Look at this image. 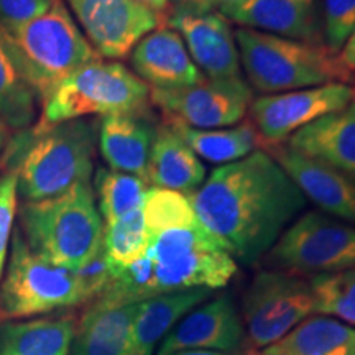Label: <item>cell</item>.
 <instances>
[{
    "label": "cell",
    "mask_w": 355,
    "mask_h": 355,
    "mask_svg": "<svg viewBox=\"0 0 355 355\" xmlns=\"http://www.w3.org/2000/svg\"><path fill=\"white\" fill-rule=\"evenodd\" d=\"M198 219L235 260L268 254L306 206V198L265 150L216 168L189 194Z\"/></svg>",
    "instance_id": "obj_1"
},
{
    "label": "cell",
    "mask_w": 355,
    "mask_h": 355,
    "mask_svg": "<svg viewBox=\"0 0 355 355\" xmlns=\"http://www.w3.org/2000/svg\"><path fill=\"white\" fill-rule=\"evenodd\" d=\"M97 130L99 121L76 119L50 127L37 123L8 140L0 166L17 171L21 202L60 196L91 180Z\"/></svg>",
    "instance_id": "obj_2"
},
{
    "label": "cell",
    "mask_w": 355,
    "mask_h": 355,
    "mask_svg": "<svg viewBox=\"0 0 355 355\" xmlns=\"http://www.w3.org/2000/svg\"><path fill=\"white\" fill-rule=\"evenodd\" d=\"M19 219L21 235L35 254L73 272L104 243V220L91 181L74 184L60 196L21 202Z\"/></svg>",
    "instance_id": "obj_3"
},
{
    "label": "cell",
    "mask_w": 355,
    "mask_h": 355,
    "mask_svg": "<svg viewBox=\"0 0 355 355\" xmlns=\"http://www.w3.org/2000/svg\"><path fill=\"white\" fill-rule=\"evenodd\" d=\"M234 35L248 86L261 96L354 81L339 53L326 43L298 42L242 26Z\"/></svg>",
    "instance_id": "obj_4"
},
{
    "label": "cell",
    "mask_w": 355,
    "mask_h": 355,
    "mask_svg": "<svg viewBox=\"0 0 355 355\" xmlns=\"http://www.w3.org/2000/svg\"><path fill=\"white\" fill-rule=\"evenodd\" d=\"M3 46L35 96H44L81 66L101 60L63 0L43 15L13 28L0 26Z\"/></svg>",
    "instance_id": "obj_5"
},
{
    "label": "cell",
    "mask_w": 355,
    "mask_h": 355,
    "mask_svg": "<svg viewBox=\"0 0 355 355\" xmlns=\"http://www.w3.org/2000/svg\"><path fill=\"white\" fill-rule=\"evenodd\" d=\"M38 125L50 127L87 115L150 110V87L122 63L96 60L58 83L42 101Z\"/></svg>",
    "instance_id": "obj_6"
},
{
    "label": "cell",
    "mask_w": 355,
    "mask_h": 355,
    "mask_svg": "<svg viewBox=\"0 0 355 355\" xmlns=\"http://www.w3.org/2000/svg\"><path fill=\"white\" fill-rule=\"evenodd\" d=\"M81 303L86 300L76 272L35 254L17 230L6 278L0 283V319L30 318Z\"/></svg>",
    "instance_id": "obj_7"
},
{
    "label": "cell",
    "mask_w": 355,
    "mask_h": 355,
    "mask_svg": "<svg viewBox=\"0 0 355 355\" xmlns=\"http://www.w3.org/2000/svg\"><path fill=\"white\" fill-rule=\"evenodd\" d=\"M273 270L293 275H329L355 268V225L309 211L279 235L265 255Z\"/></svg>",
    "instance_id": "obj_8"
},
{
    "label": "cell",
    "mask_w": 355,
    "mask_h": 355,
    "mask_svg": "<svg viewBox=\"0 0 355 355\" xmlns=\"http://www.w3.org/2000/svg\"><path fill=\"white\" fill-rule=\"evenodd\" d=\"M316 313L309 279L279 270L257 273L242 300L247 336L255 349H266Z\"/></svg>",
    "instance_id": "obj_9"
},
{
    "label": "cell",
    "mask_w": 355,
    "mask_h": 355,
    "mask_svg": "<svg viewBox=\"0 0 355 355\" xmlns=\"http://www.w3.org/2000/svg\"><path fill=\"white\" fill-rule=\"evenodd\" d=\"M254 101L245 79H204L178 89H150V102L157 105L163 122L191 128H225L241 123Z\"/></svg>",
    "instance_id": "obj_10"
},
{
    "label": "cell",
    "mask_w": 355,
    "mask_h": 355,
    "mask_svg": "<svg viewBox=\"0 0 355 355\" xmlns=\"http://www.w3.org/2000/svg\"><path fill=\"white\" fill-rule=\"evenodd\" d=\"M355 101L352 86L329 83L252 101L250 121L263 145L282 144L318 119L339 112Z\"/></svg>",
    "instance_id": "obj_11"
},
{
    "label": "cell",
    "mask_w": 355,
    "mask_h": 355,
    "mask_svg": "<svg viewBox=\"0 0 355 355\" xmlns=\"http://www.w3.org/2000/svg\"><path fill=\"white\" fill-rule=\"evenodd\" d=\"M87 42L101 58L123 60L162 17L133 0H68Z\"/></svg>",
    "instance_id": "obj_12"
},
{
    "label": "cell",
    "mask_w": 355,
    "mask_h": 355,
    "mask_svg": "<svg viewBox=\"0 0 355 355\" xmlns=\"http://www.w3.org/2000/svg\"><path fill=\"white\" fill-rule=\"evenodd\" d=\"M162 25L183 38L193 63L207 79L241 76V55L230 21L220 12H198L175 3Z\"/></svg>",
    "instance_id": "obj_13"
},
{
    "label": "cell",
    "mask_w": 355,
    "mask_h": 355,
    "mask_svg": "<svg viewBox=\"0 0 355 355\" xmlns=\"http://www.w3.org/2000/svg\"><path fill=\"white\" fill-rule=\"evenodd\" d=\"M261 150L283 168L301 194L316 204L321 212L355 225L354 181L321 159L290 148L285 141L263 145Z\"/></svg>",
    "instance_id": "obj_14"
},
{
    "label": "cell",
    "mask_w": 355,
    "mask_h": 355,
    "mask_svg": "<svg viewBox=\"0 0 355 355\" xmlns=\"http://www.w3.org/2000/svg\"><path fill=\"white\" fill-rule=\"evenodd\" d=\"M243 322L232 296L220 295L189 311L168 332L157 355H173L183 350L232 352L243 343Z\"/></svg>",
    "instance_id": "obj_15"
},
{
    "label": "cell",
    "mask_w": 355,
    "mask_h": 355,
    "mask_svg": "<svg viewBox=\"0 0 355 355\" xmlns=\"http://www.w3.org/2000/svg\"><path fill=\"white\" fill-rule=\"evenodd\" d=\"M220 13L242 28L306 43H324L316 0H243Z\"/></svg>",
    "instance_id": "obj_16"
},
{
    "label": "cell",
    "mask_w": 355,
    "mask_h": 355,
    "mask_svg": "<svg viewBox=\"0 0 355 355\" xmlns=\"http://www.w3.org/2000/svg\"><path fill=\"white\" fill-rule=\"evenodd\" d=\"M130 64L150 89L186 87L206 79L191 60L183 38L163 25L137 43Z\"/></svg>",
    "instance_id": "obj_17"
},
{
    "label": "cell",
    "mask_w": 355,
    "mask_h": 355,
    "mask_svg": "<svg viewBox=\"0 0 355 355\" xmlns=\"http://www.w3.org/2000/svg\"><path fill=\"white\" fill-rule=\"evenodd\" d=\"M157 127L150 110L104 115L99 121L97 144L110 170L135 175L146 181Z\"/></svg>",
    "instance_id": "obj_18"
},
{
    "label": "cell",
    "mask_w": 355,
    "mask_h": 355,
    "mask_svg": "<svg viewBox=\"0 0 355 355\" xmlns=\"http://www.w3.org/2000/svg\"><path fill=\"white\" fill-rule=\"evenodd\" d=\"M285 144L327 163L355 183V101L293 133Z\"/></svg>",
    "instance_id": "obj_19"
},
{
    "label": "cell",
    "mask_w": 355,
    "mask_h": 355,
    "mask_svg": "<svg viewBox=\"0 0 355 355\" xmlns=\"http://www.w3.org/2000/svg\"><path fill=\"white\" fill-rule=\"evenodd\" d=\"M206 175V166L175 128L159 123L150 152L146 183L189 196L201 188Z\"/></svg>",
    "instance_id": "obj_20"
},
{
    "label": "cell",
    "mask_w": 355,
    "mask_h": 355,
    "mask_svg": "<svg viewBox=\"0 0 355 355\" xmlns=\"http://www.w3.org/2000/svg\"><path fill=\"white\" fill-rule=\"evenodd\" d=\"M237 273V261L224 248L194 252L170 263L155 265L157 296L188 290H219L227 286Z\"/></svg>",
    "instance_id": "obj_21"
},
{
    "label": "cell",
    "mask_w": 355,
    "mask_h": 355,
    "mask_svg": "<svg viewBox=\"0 0 355 355\" xmlns=\"http://www.w3.org/2000/svg\"><path fill=\"white\" fill-rule=\"evenodd\" d=\"M211 290H188L166 293L139 303L132 324L130 355H153L155 347L163 340L175 324L189 311L209 300Z\"/></svg>",
    "instance_id": "obj_22"
},
{
    "label": "cell",
    "mask_w": 355,
    "mask_h": 355,
    "mask_svg": "<svg viewBox=\"0 0 355 355\" xmlns=\"http://www.w3.org/2000/svg\"><path fill=\"white\" fill-rule=\"evenodd\" d=\"M137 309L139 303L115 308L92 304L79 322L71 355H130Z\"/></svg>",
    "instance_id": "obj_23"
},
{
    "label": "cell",
    "mask_w": 355,
    "mask_h": 355,
    "mask_svg": "<svg viewBox=\"0 0 355 355\" xmlns=\"http://www.w3.org/2000/svg\"><path fill=\"white\" fill-rule=\"evenodd\" d=\"M74 334L71 316L8 322L0 329V355H69Z\"/></svg>",
    "instance_id": "obj_24"
},
{
    "label": "cell",
    "mask_w": 355,
    "mask_h": 355,
    "mask_svg": "<svg viewBox=\"0 0 355 355\" xmlns=\"http://www.w3.org/2000/svg\"><path fill=\"white\" fill-rule=\"evenodd\" d=\"M268 355H355V327L329 316H309L270 347Z\"/></svg>",
    "instance_id": "obj_25"
},
{
    "label": "cell",
    "mask_w": 355,
    "mask_h": 355,
    "mask_svg": "<svg viewBox=\"0 0 355 355\" xmlns=\"http://www.w3.org/2000/svg\"><path fill=\"white\" fill-rule=\"evenodd\" d=\"M175 128L184 144L206 162L214 165H227L261 150L259 132L250 119L242 121L232 128H191L183 123L165 122Z\"/></svg>",
    "instance_id": "obj_26"
},
{
    "label": "cell",
    "mask_w": 355,
    "mask_h": 355,
    "mask_svg": "<svg viewBox=\"0 0 355 355\" xmlns=\"http://www.w3.org/2000/svg\"><path fill=\"white\" fill-rule=\"evenodd\" d=\"M145 180L128 173L99 168L94 178L97 206L105 225L140 209L146 189Z\"/></svg>",
    "instance_id": "obj_27"
},
{
    "label": "cell",
    "mask_w": 355,
    "mask_h": 355,
    "mask_svg": "<svg viewBox=\"0 0 355 355\" xmlns=\"http://www.w3.org/2000/svg\"><path fill=\"white\" fill-rule=\"evenodd\" d=\"M35 92L13 64L0 38V121L8 128H28L35 121Z\"/></svg>",
    "instance_id": "obj_28"
},
{
    "label": "cell",
    "mask_w": 355,
    "mask_h": 355,
    "mask_svg": "<svg viewBox=\"0 0 355 355\" xmlns=\"http://www.w3.org/2000/svg\"><path fill=\"white\" fill-rule=\"evenodd\" d=\"M146 243L148 234L141 207L104 227V250L115 273L141 259Z\"/></svg>",
    "instance_id": "obj_29"
},
{
    "label": "cell",
    "mask_w": 355,
    "mask_h": 355,
    "mask_svg": "<svg viewBox=\"0 0 355 355\" xmlns=\"http://www.w3.org/2000/svg\"><path fill=\"white\" fill-rule=\"evenodd\" d=\"M141 211H144L148 235L168 229L194 225L199 222L189 196L173 189L157 188V186H150L146 189Z\"/></svg>",
    "instance_id": "obj_30"
},
{
    "label": "cell",
    "mask_w": 355,
    "mask_h": 355,
    "mask_svg": "<svg viewBox=\"0 0 355 355\" xmlns=\"http://www.w3.org/2000/svg\"><path fill=\"white\" fill-rule=\"evenodd\" d=\"M318 314L355 327V268L309 279Z\"/></svg>",
    "instance_id": "obj_31"
},
{
    "label": "cell",
    "mask_w": 355,
    "mask_h": 355,
    "mask_svg": "<svg viewBox=\"0 0 355 355\" xmlns=\"http://www.w3.org/2000/svg\"><path fill=\"white\" fill-rule=\"evenodd\" d=\"M355 28V0H322L324 43L339 53Z\"/></svg>",
    "instance_id": "obj_32"
},
{
    "label": "cell",
    "mask_w": 355,
    "mask_h": 355,
    "mask_svg": "<svg viewBox=\"0 0 355 355\" xmlns=\"http://www.w3.org/2000/svg\"><path fill=\"white\" fill-rule=\"evenodd\" d=\"M17 171L6 170L0 173V279L10 245L13 217L17 212Z\"/></svg>",
    "instance_id": "obj_33"
},
{
    "label": "cell",
    "mask_w": 355,
    "mask_h": 355,
    "mask_svg": "<svg viewBox=\"0 0 355 355\" xmlns=\"http://www.w3.org/2000/svg\"><path fill=\"white\" fill-rule=\"evenodd\" d=\"M74 272H76L79 285H81L84 300L94 301L97 296H101L115 275L112 265H110L107 255H105L104 243H102L101 250L86 265L74 270Z\"/></svg>",
    "instance_id": "obj_34"
},
{
    "label": "cell",
    "mask_w": 355,
    "mask_h": 355,
    "mask_svg": "<svg viewBox=\"0 0 355 355\" xmlns=\"http://www.w3.org/2000/svg\"><path fill=\"white\" fill-rule=\"evenodd\" d=\"M53 0H0V26L13 28L43 15Z\"/></svg>",
    "instance_id": "obj_35"
},
{
    "label": "cell",
    "mask_w": 355,
    "mask_h": 355,
    "mask_svg": "<svg viewBox=\"0 0 355 355\" xmlns=\"http://www.w3.org/2000/svg\"><path fill=\"white\" fill-rule=\"evenodd\" d=\"M243 0H178L176 3L180 6L193 8L198 12H216V10H224L235 3H241Z\"/></svg>",
    "instance_id": "obj_36"
},
{
    "label": "cell",
    "mask_w": 355,
    "mask_h": 355,
    "mask_svg": "<svg viewBox=\"0 0 355 355\" xmlns=\"http://www.w3.org/2000/svg\"><path fill=\"white\" fill-rule=\"evenodd\" d=\"M339 58L350 73H355V28L350 33L347 42L344 43L343 50L339 51Z\"/></svg>",
    "instance_id": "obj_37"
},
{
    "label": "cell",
    "mask_w": 355,
    "mask_h": 355,
    "mask_svg": "<svg viewBox=\"0 0 355 355\" xmlns=\"http://www.w3.org/2000/svg\"><path fill=\"white\" fill-rule=\"evenodd\" d=\"M133 2L140 3V6H144L146 8H150V10L157 12L159 17L163 15V13L170 10V8L175 6L178 0H133Z\"/></svg>",
    "instance_id": "obj_38"
},
{
    "label": "cell",
    "mask_w": 355,
    "mask_h": 355,
    "mask_svg": "<svg viewBox=\"0 0 355 355\" xmlns=\"http://www.w3.org/2000/svg\"><path fill=\"white\" fill-rule=\"evenodd\" d=\"M7 144H8V127L0 121V159H2L3 150H6Z\"/></svg>",
    "instance_id": "obj_39"
},
{
    "label": "cell",
    "mask_w": 355,
    "mask_h": 355,
    "mask_svg": "<svg viewBox=\"0 0 355 355\" xmlns=\"http://www.w3.org/2000/svg\"><path fill=\"white\" fill-rule=\"evenodd\" d=\"M173 355H227L225 352H216V350H183Z\"/></svg>",
    "instance_id": "obj_40"
},
{
    "label": "cell",
    "mask_w": 355,
    "mask_h": 355,
    "mask_svg": "<svg viewBox=\"0 0 355 355\" xmlns=\"http://www.w3.org/2000/svg\"><path fill=\"white\" fill-rule=\"evenodd\" d=\"M252 355H268V354H265L263 350H261V352H252Z\"/></svg>",
    "instance_id": "obj_41"
},
{
    "label": "cell",
    "mask_w": 355,
    "mask_h": 355,
    "mask_svg": "<svg viewBox=\"0 0 355 355\" xmlns=\"http://www.w3.org/2000/svg\"><path fill=\"white\" fill-rule=\"evenodd\" d=\"M352 89H354V96H355V84H354V87H352Z\"/></svg>",
    "instance_id": "obj_42"
}]
</instances>
